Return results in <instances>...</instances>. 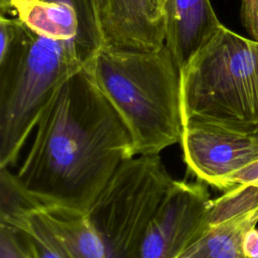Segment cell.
<instances>
[{"label":"cell","instance_id":"cell-1","mask_svg":"<svg viewBox=\"0 0 258 258\" xmlns=\"http://www.w3.org/2000/svg\"><path fill=\"white\" fill-rule=\"evenodd\" d=\"M15 179L36 204L89 212L118 167L133 157L122 117L85 68L43 108Z\"/></svg>","mask_w":258,"mask_h":258},{"label":"cell","instance_id":"cell-2","mask_svg":"<svg viewBox=\"0 0 258 258\" xmlns=\"http://www.w3.org/2000/svg\"><path fill=\"white\" fill-rule=\"evenodd\" d=\"M0 168H9L45 105L95 53L80 43L37 33L0 15Z\"/></svg>","mask_w":258,"mask_h":258},{"label":"cell","instance_id":"cell-3","mask_svg":"<svg viewBox=\"0 0 258 258\" xmlns=\"http://www.w3.org/2000/svg\"><path fill=\"white\" fill-rule=\"evenodd\" d=\"M126 124L133 155L180 142V69L165 44L156 49L101 46L86 64Z\"/></svg>","mask_w":258,"mask_h":258},{"label":"cell","instance_id":"cell-4","mask_svg":"<svg viewBox=\"0 0 258 258\" xmlns=\"http://www.w3.org/2000/svg\"><path fill=\"white\" fill-rule=\"evenodd\" d=\"M183 125L258 134V41L223 24L180 70Z\"/></svg>","mask_w":258,"mask_h":258},{"label":"cell","instance_id":"cell-5","mask_svg":"<svg viewBox=\"0 0 258 258\" xmlns=\"http://www.w3.org/2000/svg\"><path fill=\"white\" fill-rule=\"evenodd\" d=\"M173 181L159 154L133 156L118 167L88 212L109 258L136 257Z\"/></svg>","mask_w":258,"mask_h":258},{"label":"cell","instance_id":"cell-6","mask_svg":"<svg viewBox=\"0 0 258 258\" xmlns=\"http://www.w3.org/2000/svg\"><path fill=\"white\" fill-rule=\"evenodd\" d=\"M211 201L204 182L174 180L135 258H178L208 228Z\"/></svg>","mask_w":258,"mask_h":258},{"label":"cell","instance_id":"cell-7","mask_svg":"<svg viewBox=\"0 0 258 258\" xmlns=\"http://www.w3.org/2000/svg\"><path fill=\"white\" fill-rule=\"evenodd\" d=\"M180 143L188 170L217 188L228 176L258 160V134L188 123L183 125Z\"/></svg>","mask_w":258,"mask_h":258},{"label":"cell","instance_id":"cell-8","mask_svg":"<svg viewBox=\"0 0 258 258\" xmlns=\"http://www.w3.org/2000/svg\"><path fill=\"white\" fill-rule=\"evenodd\" d=\"M1 14L51 38L80 43L92 53L105 45L88 0H13Z\"/></svg>","mask_w":258,"mask_h":258},{"label":"cell","instance_id":"cell-9","mask_svg":"<svg viewBox=\"0 0 258 258\" xmlns=\"http://www.w3.org/2000/svg\"><path fill=\"white\" fill-rule=\"evenodd\" d=\"M105 45L156 49L164 45L163 19L150 0H104Z\"/></svg>","mask_w":258,"mask_h":258},{"label":"cell","instance_id":"cell-10","mask_svg":"<svg viewBox=\"0 0 258 258\" xmlns=\"http://www.w3.org/2000/svg\"><path fill=\"white\" fill-rule=\"evenodd\" d=\"M164 44L181 70L222 25L210 0H166Z\"/></svg>","mask_w":258,"mask_h":258},{"label":"cell","instance_id":"cell-11","mask_svg":"<svg viewBox=\"0 0 258 258\" xmlns=\"http://www.w3.org/2000/svg\"><path fill=\"white\" fill-rule=\"evenodd\" d=\"M35 209L70 258H109L105 243L87 212L56 205Z\"/></svg>","mask_w":258,"mask_h":258},{"label":"cell","instance_id":"cell-12","mask_svg":"<svg viewBox=\"0 0 258 258\" xmlns=\"http://www.w3.org/2000/svg\"><path fill=\"white\" fill-rule=\"evenodd\" d=\"M258 210L210 226L179 256L183 258H246L245 234L256 227Z\"/></svg>","mask_w":258,"mask_h":258},{"label":"cell","instance_id":"cell-13","mask_svg":"<svg viewBox=\"0 0 258 258\" xmlns=\"http://www.w3.org/2000/svg\"><path fill=\"white\" fill-rule=\"evenodd\" d=\"M0 223L15 229L27 258H70L35 208L21 211Z\"/></svg>","mask_w":258,"mask_h":258},{"label":"cell","instance_id":"cell-14","mask_svg":"<svg viewBox=\"0 0 258 258\" xmlns=\"http://www.w3.org/2000/svg\"><path fill=\"white\" fill-rule=\"evenodd\" d=\"M258 210V185L239 184L218 199L211 201L208 227L215 226L238 216Z\"/></svg>","mask_w":258,"mask_h":258},{"label":"cell","instance_id":"cell-15","mask_svg":"<svg viewBox=\"0 0 258 258\" xmlns=\"http://www.w3.org/2000/svg\"><path fill=\"white\" fill-rule=\"evenodd\" d=\"M0 258H27L14 228L0 223Z\"/></svg>","mask_w":258,"mask_h":258},{"label":"cell","instance_id":"cell-16","mask_svg":"<svg viewBox=\"0 0 258 258\" xmlns=\"http://www.w3.org/2000/svg\"><path fill=\"white\" fill-rule=\"evenodd\" d=\"M252 183L258 185V160L228 176L221 184V190L227 191L239 184Z\"/></svg>","mask_w":258,"mask_h":258},{"label":"cell","instance_id":"cell-17","mask_svg":"<svg viewBox=\"0 0 258 258\" xmlns=\"http://www.w3.org/2000/svg\"><path fill=\"white\" fill-rule=\"evenodd\" d=\"M240 18L250 38L258 41V0H241Z\"/></svg>","mask_w":258,"mask_h":258},{"label":"cell","instance_id":"cell-18","mask_svg":"<svg viewBox=\"0 0 258 258\" xmlns=\"http://www.w3.org/2000/svg\"><path fill=\"white\" fill-rule=\"evenodd\" d=\"M243 252L246 258H258V229H250L243 240Z\"/></svg>","mask_w":258,"mask_h":258},{"label":"cell","instance_id":"cell-19","mask_svg":"<svg viewBox=\"0 0 258 258\" xmlns=\"http://www.w3.org/2000/svg\"><path fill=\"white\" fill-rule=\"evenodd\" d=\"M88 2L90 3L95 17L97 19V22L99 24L100 30H101V21H102V14H103V4H104V0H88ZM102 32V30H101ZM103 35V34H102Z\"/></svg>","mask_w":258,"mask_h":258},{"label":"cell","instance_id":"cell-20","mask_svg":"<svg viewBox=\"0 0 258 258\" xmlns=\"http://www.w3.org/2000/svg\"><path fill=\"white\" fill-rule=\"evenodd\" d=\"M166 0H150L151 4L153 5V7L155 8V10L157 11V13L162 17V10H163V6ZM163 19V18H162Z\"/></svg>","mask_w":258,"mask_h":258},{"label":"cell","instance_id":"cell-21","mask_svg":"<svg viewBox=\"0 0 258 258\" xmlns=\"http://www.w3.org/2000/svg\"><path fill=\"white\" fill-rule=\"evenodd\" d=\"M13 0H0V9L1 11L4 10Z\"/></svg>","mask_w":258,"mask_h":258},{"label":"cell","instance_id":"cell-22","mask_svg":"<svg viewBox=\"0 0 258 258\" xmlns=\"http://www.w3.org/2000/svg\"><path fill=\"white\" fill-rule=\"evenodd\" d=\"M178 258H183V257H178Z\"/></svg>","mask_w":258,"mask_h":258},{"label":"cell","instance_id":"cell-23","mask_svg":"<svg viewBox=\"0 0 258 258\" xmlns=\"http://www.w3.org/2000/svg\"><path fill=\"white\" fill-rule=\"evenodd\" d=\"M25 256H26V255H25Z\"/></svg>","mask_w":258,"mask_h":258}]
</instances>
